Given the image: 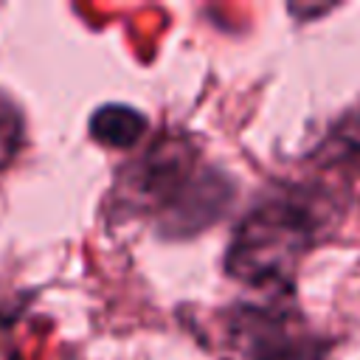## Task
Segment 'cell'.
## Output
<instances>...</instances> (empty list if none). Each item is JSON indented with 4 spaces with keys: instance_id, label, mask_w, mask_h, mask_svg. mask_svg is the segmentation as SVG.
Segmentation results:
<instances>
[{
    "instance_id": "7a4b0ae2",
    "label": "cell",
    "mask_w": 360,
    "mask_h": 360,
    "mask_svg": "<svg viewBox=\"0 0 360 360\" xmlns=\"http://www.w3.org/2000/svg\"><path fill=\"white\" fill-rule=\"evenodd\" d=\"M321 225V202L301 186H281L239 219L225 253V273L267 295H287Z\"/></svg>"
},
{
    "instance_id": "8992f818",
    "label": "cell",
    "mask_w": 360,
    "mask_h": 360,
    "mask_svg": "<svg viewBox=\"0 0 360 360\" xmlns=\"http://www.w3.org/2000/svg\"><path fill=\"white\" fill-rule=\"evenodd\" d=\"M329 141H332L343 155L360 152V107H354L352 112H346V115L335 124Z\"/></svg>"
},
{
    "instance_id": "277c9868",
    "label": "cell",
    "mask_w": 360,
    "mask_h": 360,
    "mask_svg": "<svg viewBox=\"0 0 360 360\" xmlns=\"http://www.w3.org/2000/svg\"><path fill=\"white\" fill-rule=\"evenodd\" d=\"M146 115H141L135 107L124 104H104L90 118V135L112 149L135 146L146 132Z\"/></svg>"
},
{
    "instance_id": "3957f363",
    "label": "cell",
    "mask_w": 360,
    "mask_h": 360,
    "mask_svg": "<svg viewBox=\"0 0 360 360\" xmlns=\"http://www.w3.org/2000/svg\"><path fill=\"white\" fill-rule=\"evenodd\" d=\"M228 340L239 360H323L329 352L304 315L281 301L239 304L228 315Z\"/></svg>"
},
{
    "instance_id": "6da1fadb",
    "label": "cell",
    "mask_w": 360,
    "mask_h": 360,
    "mask_svg": "<svg viewBox=\"0 0 360 360\" xmlns=\"http://www.w3.org/2000/svg\"><path fill=\"white\" fill-rule=\"evenodd\" d=\"M127 202L146 211L166 236H188L219 219L233 197V183L202 163L186 138H158L127 169Z\"/></svg>"
},
{
    "instance_id": "5b68a950",
    "label": "cell",
    "mask_w": 360,
    "mask_h": 360,
    "mask_svg": "<svg viewBox=\"0 0 360 360\" xmlns=\"http://www.w3.org/2000/svg\"><path fill=\"white\" fill-rule=\"evenodd\" d=\"M22 115L20 107L0 90V172L11 166L22 146Z\"/></svg>"
}]
</instances>
